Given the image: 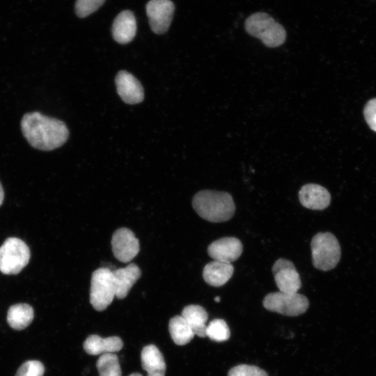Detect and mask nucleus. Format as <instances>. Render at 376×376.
I'll use <instances>...</instances> for the list:
<instances>
[{
  "mask_svg": "<svg viewBox=\"0 0 376 376\" xmlns=\"http://www.w3.org/2000/svg\"><path fill=\"white\" fill-rule=\"evenodd\" d=\"M21 129L32 147L45 151L63 145L69 135L68 129L63 121L37 111L27 113L23 116Z\"/></svg>",
  "mask_w": 376,
  "mask_h": 376,
  "instance_id": "f257e3e1",
  "label": "nucleus"
},
{
  "mask_svg": "<svg viewBox=\"0 0 376 376\" xmlns=\"http://www.w3.org/2000/svg\"><path fill=\"white\" fill-rule=\"evenodd\" d=\"M192 206L201 218L214 223L230 219L235 211L230 194L208 189L200 191L194 195Z\"/></svg>",
  "mask_w": 376,
  "mask_h": 376,
  "instance_id": "f03ea898",
  "label": "nucleus"
},
{
  "mask_svg": "<svg viewBox=\"0 0 376 376\" xmlns=\"http://www.w3.org/2000/svg\"><path fill=\"white\" fill-rule=\"evenodd\" d=\"M244 27L249 35L261 40L268 47H279L286 39L283 26L265 13L258 12L250 15L245 21Z\"/></svg>",
  "mask_w": 376,
  "mask_h": 376,
  "instance_id": "7ed1b4c3",
  "label": "nucleus"
},
{
  "mask_svg": "<svg viewBox=\"0 0 376 376\" xmlns=\"http://www.w3.org/2000/svg\"><path fill=\"white\" fill-rule=\"evenodd\" d=\"M313 266L320 270L334 269L340 258V246L336 237L331 233H318L311 243Z\"/></svg>",
  "mask_w": 376,
  "mask_h": 376,
  "instance_id": "20e7f679",
  "label": "nucleus"
},
{
  "mask_svg": "<svg viewBox=\"0 0 376 376\" xmlns=\"http://www.w3.org/2000/svg\"><path fill=\"white\" fill-rule=\"evenodd\" d=\"M30 250L22 240L8 237L0 246V271L4 274H17L29 263Z\"/></svg>",
  "mask_w": 376,
  "mask_h": 376,
  "instance_id": "39448f33",
  "label": "nucleus"
},
{
  "mask_svg": "<svg viewBox=\"0 0 376 376\" xmlns=\"http://www.w3.org/2000/svg\"><path fill=\"white\" fill-rule=\"evenodd\" d=\"M116 297L112 270L100 267L91 276L90 302L98 311L105 310Z\"/></svg>",
  "mask_w": 376,
  "mask_h": 376,
  "instance_id": "423d86ee",
  "label": "nucleus"
},
{
  "mask_svg": "<svg viewBox=\"0 0 376 376\" xmlns=\"http://www.w3.org/2000/svg\"><path fill=\"white\" fill-rule=\"evenodd\" d=\"M263 304L269 311L292 317L305 313L309 306V301L306 297L297 292L279 291L267 294L263 299Z\"/></svg>",
  "mask_w": 376,
  "mask_h": 376,
  "instance_id": "0eeeda50",
  "label": "nucleus"
},
{
  "mask_svg": "<svg viewBox=\"0 0 376 376\" xmlns=\"http://www.w3.org/2000/svg\"><path fill=\"white\" fill-rule=\"evenodd\" d=\"M146 8L152 31L157 34L166 32L173 17V3L171 0H150Z\"/></svg>",
  "mask_w": 376,
  "mask_h": 376,
  "instance_id": "6e6552de",
  "label": "nucleus"
},
{
  "mask_svg": "<svg viewBox=\"0 0 376 376\" xmlns=\"http://www.w3.org/2000/svg\"><path fill=\"white\" fill-rule=\"evenodd\" d=\"M111 248L114 257L122 263H129L139 252L140 246L134 233L127 228L116 230L111 238Z\"/></svg>",
  "mask_w": 376,
  "mask_h": 376,
  "instance_id": "1a4fd4ad",
  "label": "nucleus"
},
{
  "mask_svg": "<svg viewBox=\"0 0 376 376\" xmlns=\"http://www.w3.org/2000/svg\"><path fill=\"white\" fill-rule=\"evenodd\" d=\"M272 273L279 291L297 293L301 286V279L294 264L285 258H279L272 266Z\"/></svg>",
  "mask_w": 376,
  "mask_h": 376,
  "instance_id": "9d476101",
  "label": "nucleus"
},
{
  "mask_svg": "<svg viewBox=\"0 0 376 376\" xmlns=\"http://www.w3.org/2000/svg\"><path fill=\"white\" fill-rule=\"evenodd\" d=\"M242 251L241 241L234 237L220 238L212 242L207 247V253L214 260L227 263L237 260Z\"/></svg>",
  "mask_w": 376,
  "mask_h": 376,
  "instance_id": "9b49d317",
  "label": "nucleus"
},
{
  "mask_svg": "<svg viewBox=\"0 0 376 376\" xmlns=\"http://www.w3.org/2000/svg\"><path fill=\"white\" fill-rule=\"evenodd\" d=\"M117 92L127 104H134L143 101V88L139 81L131 73L120 71L115 79Z\"/></svg>",
  "mask_w": 376,
  "mask_h": 376,
  "instance_id": "f8f14e48",
  "label": "nucleus"
},
{
  "mask_svg": "<svg viewBox=\"0 0 376 376\" xmlns=\"http://www.w3.org/2000/svg\"><path fill=\"white\" fill-rule=\"evenodd\" d=\"M300 203L311 210H324L331 201V195L324 187L313 183L304 185L299 191Z\"/></svg>",
  "mask_w": 376,
  "mask_h": 376,
  "instance_id": "ddd939ff",
  "label": "nucleus"
},
{
  "mask_svg": "<svg viewBox=\"0 0 376 376\" xmlns=\"http://www.w3.org/2000/svg\"><path fill=\"white\" fill-rule=\"evenodd\" d=\"M116 297L124 299L130 289L141 277V271L135 263H130L125 267L112 270Z\"/></svg>",
  "mask_w": 376,
  "mask_h": 376,
  "instance_id": "4468645a",
  "label": "nucleus"
},
{
  "mask_svg": "<svg viewBox=\"0 0 376 376\" xmlns=\"http://www.w3.org/2000/svg\"><path fill=\"white\" fill-rule=\"evenodd\" d=\"M113 39L120 44L131 42L136 33V21L130 10L120 12L115 18L112 25Z\"/></svg>",
  "mask_w": 376,
  "mask_h": 376,
  "instance_id": "2eb2a0df",
  "label": "nucleus"
},
{
  "mask_svg": "<svg viewBox=\"0 0 376 376\" xmlns=\"http://www.w3.org/2000/svg\"><path fill=\"white\" fill-rule=\"evenodd\" d=\"M85 352L91 355H102L120 351L123 347V342L118 336L102 338L98 335L88 336L83 344Z\"/></svg>",
  "mask_w": 376,
  "mask_h": 376,
  "instance_id": "dca6fc26",
  "label": "nucleus"
},
{
  "mask_svg": "<svg viewBox=\"0 0 376 376\" xmlns=\"http://www.w3.org/2000/svg\"><path fill=\"white\" fill-rule=\"evenodd\" d=\"M141 361L143 369L147 372V376H165L164 358L155 345H148L143 348Z\"/></svg>",
  "mask_w": 376,
  "mask_h": 376,
  "instance_id": "f3484780",
  "label": "nucleus"
},
{
  "mask_svg": "<svg viewBox=\"0 0 376 376\" xmlns=\"http://www.w3.org/2000/svg\"><path fill=\"white\" fill-rule=\"evenodd\" d=\"M233 272L234 267L230 263L213 260L204 267L203 277L208 285L219 287L228 281Z\"/></svg>",
  "mask_w": 376,
  "mask_h": 376,
  "instance_id": "a211bd4d",
  "label": "nucleus"
},
{
  "mask_svg": "<svg viewBox=\"0 0 376 376\" xmlns=\"http://www.w3.org/2000/svg\"><path fill=\"white\" fill-rule=\"evenodd\" d=\"M181 315L189 324L194 334L199 337H206V322L208 318L205 309L196 304H191L185 306Z\"/></svg>",
  "mask_w": 376,
  "mask_h": 376,
  "instance_id": "6ab92c4d",
  "label": "nucleus"
},
{
  "mask_svg": "<svg viewBox=\"0 0 376 376\" xmlns=\"http://www.w3.org/2000/svg\"><path fill=\"white\" fill-rule=\"evenodd\" d=\"M34 317L33 308L27 304H16L11 306L7 313V322L15 330L27 327Z\"/></svg>",
  "mask_w": 376,
  "mask_h": 376,
  "instance_id": "aec40b11",
  "label": "nucleus"
},
{
  "mask_svg": "<svg viewBox=\"0 0 376 376\" xmlns=\"http://www.w3.org/2000/svg\"><path fill=\"white\" fill-rule=\"evenodd\" d=\"M169 331L172 340L178 345L187 344L193 339L195 335L182 315H175L170 319Z\"/></svg>",
  "mask_w": 376,
  "mask_h": 376,
  "instance_id": "412c9836",
  "label": "nucleus"
},
{
  "mask_svg": "<svg viewBox=\"0 0 376 376\" xmlns=\"http://www.w3.org/2000/svg\"><path fill=\"white\" fill-rule=\"evenodd\" d=\"M99 376H121V368L118 356L114 353L100 355L96 362Z\"/></svg>",
  "mask_w": 376,
  "mask_h": 376,
  "instance_id": "4be33fe9",
  "label": "nucleus"
},
{
  "mask_svg": "<svg viewBox=\"0 0 376 376\" xmlns=\"http://www.w3.org/2000/svg\"><path fill=\"white\" fill-rule=\"evenodd\" d=\"M206 336L216 342H223L229 339L230 329L225 320L214 319L206 327Z\"/></svg>",
  "mask_w": 376,
  "mask_h": 376,
  "instance_id": "5701e85b",
  "label": "nucleus"
},
{
  "mask_svg": "<svg viewBox=\"0 0 376 376\" xmlns=\"http://www.w3.org/2000/svg\"><path fill=\"white\" fill-rule=\"evenodd\" d=\"M105 0H77L75 13L79 17H86L96 11Z\"/></svg>",
  "mask_w": 376,
  "mask_h": 376,
  "instance_id": "b1692460",
  "label": "nucleus"
},
{
  "mask_svg": "<svg viewBox=\"0 0 376 376\" xmlns=\"http://www.w3.org/2000/svg\"><path fill=\"white\" fill-rule=\"evenodd\" d=\"M45 367L37 360H29L22 363L15 376H43Z\"/></svg>",
  "mask_w": 376,
  "mask_h": 376,
  "instance_id": "393cba45",
  "label": "nucleus"
},
{
  "mask_svg": "<svg viewBox=\"0 0 376 376\" xmlns=\"http://www.w3.org/2000/svg\"><path fill=\"white\" fill-rule=\"evenodd\" d=\"M228 376H268L263 369L256 366L241 364L232 368Z\"/></svg>",
  "mask_w": 376,
  "mask_h": 376,
  "instance_id": "a878e982",
  "label": "nucleus"
},
{
  "mask_svg": "<svg viewBox=\"0 0 376 376\" xmlns=\"http://www.w3.org/2000/svg\"><path fill=\"white\" fill-rule=\"evenodd\" d=\"M363 114L370 128L376 132V98L367 102L364 107Z\"/></svg>",
  "mask_w": 376,
  "mask_h": 376,
  "instance_id": "bb28decb",
  "label": "nucleus"
},
{
  "mask_svg": "<svg viewBox=\"0 0 376 376\" xmlns=\"http://www.w3.org/2000/svg\"><path fill=\"white\" fill-rule=\"evenodd\" d=\"M3 198H4L3 189V187H2L1 184L0 182V206L3 203Z\"/></svg>",
  "mask_w": 376,
  "mask_h": 376,
  "instance_id": "cd10ccee",
  "label": "nucleus"
},
{
  "mask_svg": "<svg viewBox=\"0 0 376 376\" xmlns=\"http://www.w3.org/2000/svg\"><path fill=\"white\" fill-rule=\"evenodd\" d=\"M129 376H143L142 375L138 373H134L130 375Z\"/></svg>",
  "mask_w": 376,
  "mask_h": 376,
  "instance_id": "c85d7f7f",
  "label": "nucleus"
},
{
  "mask_svg": "<svg viewBox=\"0 0 376 376\" xmlns=\"http://www.w3.org/2000/svg\"><path fill=\"white\" fill-rule=\"evenodd\" d=\"M214 301H217V302H219L220 301V297H216L215 299H214Z\"/></svg>",
  "mask_w": 376,
  "mask_h": 376,
  "instance_id": "c756f323",
  "label": "nucleus"
}]
</instances>
